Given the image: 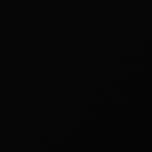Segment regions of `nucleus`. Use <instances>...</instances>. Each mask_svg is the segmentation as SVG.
Instances as JSON below:
<instances>
[]
</instances>
